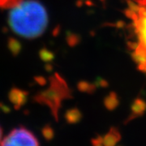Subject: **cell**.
Listing matches in <instances>:
<instances>
[{"mask_svg": "<svg viewBox=\"0 0 146 146\" xmlns=\"http://www.w3.org/2000/svg\"><path fill=\"white\" fill-rule=\"evenodd\" d=\"M10 10L9 25L17 35L33 39L41 36L46 30L48 25V15L40 2L23 0Z\"/></svg>", "mask_w": 146, "mask_h": 146, "instance_id": "obj_1", "label": "cell"}, {"mask_svg": "<svg viewBox=\"0 0 146 146\" xmlns=\"http://www.w3.org/2000/svg\"><path fill=\"white\" fill-rule=\"evenodd\" d=\"M93 146H104L103 145V140L102 136H98L92 140Z\"/></svg>", "mask_w": 146, "mask_h": 146, "instance_id": "obj_12", "label": "cell"}, {"mask_svg": "<svg viewBox=\"0 0 146 146\" xmlns=\"http://www.w3.org/2000/svg\"><path fill=\"white\" fill-rule=\"evenodd\" d=\"M66 117H67V119L69 123H76L81 119V114L77 109H72L68 111Z\"/></svg>", "mask_w": 146, "mask_h": 146, "instance_id": "obj_8", "label": "cell"}, {"mask_svg": "<svg viewBox=\"0 0 146 146\" xmlns=\"http://www.w3.org/2000/svg\"><path fill=\"white\" fill-rule=\"evenodd\" d=\"M2 136H3V133H2V128L0 127V144H1V141H2Z\"/></svg>", "mask_w": 146, "mask_h": 146, "instance_id": "obj_15", "label": "cell"}, {"mask_svg": "<svg viewBox=\"0 0 146 146\" xmlns=\"http://www.w3.org/2000/svg\"><path fill=\"white\" fill-rule=\"evenodd\" d=\"M146 111V102L140 98H137L133 101L131 106V114L125 123H128L131 120L135 119L136 118L141 117L145 113Z\"/></svg>", "mask_w": 146, "mask_h": 146, "instance_id": "obj_3", "label": "cell"}, {"mask_svg": "<svg viewBox=\"0 0 146 146\" xmlns=\"http://www.w3.org/2000/svg\"><path fill=\"white\" fill-rule=\"evenodd\" d=\"M78 89L80 92H84L88 94H94L96 91V85L94 84H91L87 81H81L78 84Z\"/></svg>", "mask_w": 146, "mask_h": 146, "instance_id": "obj_7", "label": "cell"}, {"mask_svg": "<svg viewBox=\"0 0 146 146\" xmlns=\"http://www.w3.org/2000/svg\"><path fill=\"white\" fill-rule=\"evenodd\" d=\"M23 0H0V9H11Z\"/></svg>", "mask_w": 146, "mask_h": 146, "instance_id": "obj_9", "label": "cell"}, {"mask_svg": "<svg viewBox=\"0 0 146 146\" xmlns=\"http://www.w3.org/2000/svg\"><path fill=\"white\" fill-rule=\"evenodd\" d=\"M134 25L140 36V44L146 47V11L139 16V21L134 23Z\"/></svg>", "mask_w": 146, "mask_h": 146, "instance_id": "obj_4", "label": "cell"}, {"mask_svg": "<svg viewBox=\"0 0 146 146\" xmlns=\"http://www.w3.org/2000/svg\"><path fill=\"white\" fill-rule=\"evenodd\" d=\"M0 146H39L33 133L25 127H17L1 141Z\"/></svg>", "mask_w": 146, "mask_h": 146, "instance_id": "obj_2", "label": "cell"}, {"mask_svg": "<svg viewBox=\"0 0 146 146\" xmlns=\"http://www.w3.org/2000/svg\"><path fill=\"white\" fill-rule=\"evenodd\" d=\"M124 25H125V24H124L123 21H119V22L117 23V27H118V28H123Z\"/></svg>", "mask_w": 146, "mask_h": 146, "instance_id": "obj_14", "label": "cell"}, {"mask_svg": "<svg viewBox=\"0 0 146 146\" xmlns=\"http://www.w3.org/2000/svg\"><path fill=\"white\" fill-rule=\"evenodd\" d=\"M103 103L106 109L110 111H112L115 110L119 106V98L115 92H110L104 98Z\"/></svg>", "mask_w": 146, "mask_h": 146, "instance_id": "obj_6", "label": "cell"}, {"mask_svg": "<svg viewBox=\"0 0 146 146\" xmlns=\"http://www.w3.org/2000/svg\"><path fill=\"white\" fill-rule=\"evenodd\" d=\"M124 13H125V16L127 18L132 20L134 21V23H136L137 21H139V16H138V14L136 13V11L131 10V9H127V10L124 11Z\"/></svg>", "mask_w": 146, "mask_h": 146, "instance_id": "obj_10", "label": "cell"}, {"mask_svg": "<svg viewBox=\"0 0 146 146\" xmlns=\"http://www.w3.org/2000/svg\"><path fill=\"white\" fill-rule=\"evenodd\" d=\"M94 84L96 85V87L98 88H106L108 87L109 84L107 82V80H106L105 79L101 78V77H98L96 79L95 82H94Z\"/></svg>", "mask_w": 146, "mask_h": 146, "instance_id": "obj_11", "label": "cell"}, {"mask_svg": "<svg viewBox=\"0 0 146 146\" xmlns=\"http://www.w3.org/2000/svg\"><path fill=\"white\" fill-rule=\"evenodd\" d=\"M141 7H146V0H135Z\"/></svg>", "mask_w": 146, "mask_h": 146, "instance_id": "obj_13", "label": "cell"}, {"mask_svg": "<svg viewBox=\"0 0 146 146\" xmlns=\"http://www.w3.org/2000/svg\"><path fill=\"white\" fill-rule=\"evenodd\" d=\"M102 140L104 146H115L121 140L119 131L116 127H111L104 137H102Z\"/></svg>", "mask_w": 146, "mask_h": 146, "instance_id": "obj_5", "label": "cell"}]
</instances>
